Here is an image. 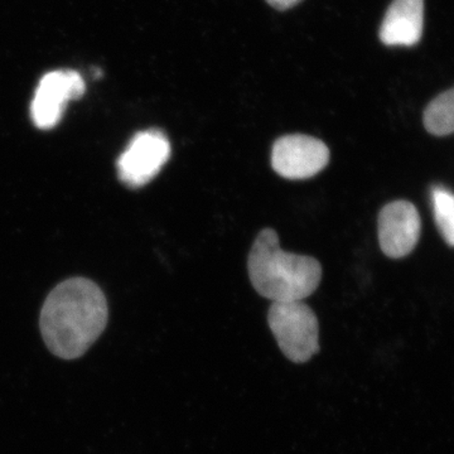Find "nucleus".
I'll return each mask as SVG.
<instances>
[{
    "label": "nucleus",
    "instance_id": "obj_1",
    "mask_svg": "<svg viewBox=\"0 0 454 454\" xmlns=\"http://www.w3.org/2000/svg\"><path fill=\"white\" fill-rule=\"evenodd\" d=\"M109 309L103 291L91 280L73 278L50 293L40 327L47 348L62 360H76L106 331Z\"/></svg>",
    "mask_w": 454,
    "mask_h": 454
},
{
    "label": "nucleus",
    "instance_id": "obj_9",
    "mask_svg": "<svg viewBox=\"0 0 454 454\" xmlns=\"http://www.w3.org/2000/svg\"><path fill=\"white\" fill-rule=\"evenodd\" d=\"M424 127L433 136L454 133V88L430 101L424 112Z\"/></svg>",
    "mask_w": 454,
    "mask_h": 454
},
{
    "label": "nucleus",
    "instance_id": "obj_7",
    "mask_svg": "<svg viewBox=\"0 0 454 454\" xmlns=\"http://www.w3.org/2000/svg\"><path fill=\"white\" fill-rule=\"evenodd\" d=\"M420 230L422 221L413 203L403 200L387 203L378 220L382 253L393 259L409 255L419 241Z\"/></svg>",
    "mask_w": 454,
    "mask_h": 454
},
{
    "label": "nucleus",
    "instance_id": "obj_3",
    "mask_svg": "<svg viewBox=\"0 0 454 454\" xmlns=\"http://www.w3.org/2000/svg\"><path fill=\"white\" fill-rule=\"evenodd\" d=\"M268 324L280 351L292 363H307L319 351L318 319L303 301H273Z\"/></svg>",
    "mask_w": 454,
    "mask_h": 454
},
{
    "label": "nucleus",
    "instance_id": "obj_8",
    "mask_svg": "<svg viewBox=\"0 0 454 454\" xmlns=\"http://www.w3.org/2000/svg\"><path fill=\"white\" fill-rule=\"evenodd\" d=\"M424 27V0H394L380 27L385 46L411 47L420 41Z\"/></svg>",
    "mask_w": 454,
    "mask_h": 454
},
{
    "label": "nucleus",
    "instance_id": "obj_2",
    "mask_svg": "<svg viewBox=\"0 0 454 454\" xmlns=\"http://www.w3.org/2000/svg\"><path fill=\"white\" fill-rule=\"evenodd\" d=\"M247 270L255 291L273 301L306 300L322 279L318 260L284 252L273 229L262 230L255 239Z\"/></svg>",
    "mask_w": 454,
    "mask_h": 454
},
{
    "label": "nucleus",
    "instance_id": "obj_11",
    "mask_svg": "<svg viewBox=\"0 0 454 454\" xmlns=\"http://www.w3.org/2000/svg\"><path fill=\"white\" fill-rule=\"evenodd\" d=\"M267 2L271 5V7L279 9V11H286V9L297 5L301 0H267Z\"/></svg>",
    "mask_w": 454,
    "mask_h": 454
},
{
    "label": "nucleus",
    "instance_id": "obj_5",
    "mask_svg": "<svg viewBox=\"0 0 454 454\" xmlns=\"http://www.w3.org/2000/svg\"><path fill=\"white\" fill-rule=\"evenodd\" d=\"M330 162V149L322 140L301 134L282 137L274 143L271 167L283 178L300 181L315 177Z\"/></svg>",
    "mask_w": 454,
    "mask_h": 454
},
{
    "label": "nucleus",
    "instance_id": "obj_6",
    "mask_svg": "<svg viewBox=\"0 0 454 454\" xmlns=\"http://www.w3.org/2000/svg\"><path fill=\"white\" fill-rule=\"evenodd\" d=\"M85 82L76 71H52L42 77L31 106L32 121L42 130L53 129L68 101L85 94Z\"/></svg>",
    "mask_w": 454,
    "mask_h": 454
},
{
    "label": "nucleus",
    "instance_id": "obj_10",
    "mask_svg": "<svg viewBox=\"0 0 454 454\" xmlns=\"http://www.w3.org/2000/svg\"><path fill=\"white\" fill-rule=\"evenodd\" d=\"M432 202L439 231L447 244L454 247V195L444 188L435 187Z\"/></svg>",
    "mask_w": 454,
    "mask_h": 454
},
{
    "label": "nucleus",
    "instance_id": "obj_4",
    "mask_svg": "<svg viewBox=\"0 0 454 454\" xmlns=\"http://www.w3.org/2000/svg\"><path fill=\"white\" fill-rule=\"evenodd\" d=\"M170 152L169 139L162 130L140 131L118 160L119 178L130 188L145 186L168 162Z\"/></svg>",
    "mask_w": 454,
    "mask_h": 454
}]
</instances>
